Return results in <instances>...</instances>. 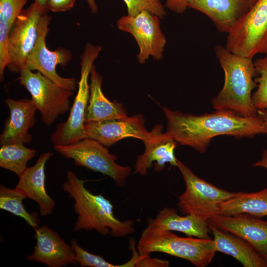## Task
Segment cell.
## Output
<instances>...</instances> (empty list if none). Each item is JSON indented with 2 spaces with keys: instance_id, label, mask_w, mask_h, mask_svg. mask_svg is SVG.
I'll use <instances>...</instances> for the list:
<instances>
[{
  "instance_id": "cell-1",
  "label": "cell",
  "mask_w": 267,
  "mask_h": 267,
  "mask_svg": "<svg viewBox=\"0 0 267 267\" xmlns=\"http://www.w3.org/2000/svg\"><path fill=\"white\" fill-rule=\"evenodd\" d=\"M162 109L167 121L166 132L175 141L200 153L206 152L211 140L221 135L251 137L264 134L261 117L241 116L229 110H216L199 116Z\"/></svg>"
},
{
  "instance_id": "cell-2",
  "label": "cell",
  "mask_w": 267,
  "mask_h": 267,
  "mask_svg": "<svg viewBox=\"0 0 267 267\" xmlns=\"http://www.w3.org/2000/svg\"><path fill=\"white\" fill-rule=\"evenodd\" d=\"M67 180L62 186L64 191L73 198L74 210L78 215L74 230H95L105 236L122 237L134 232V222L120 221L114 214V206L101 194H94L85 186V181L80 179L72 171L67 172Z\"/></svg>"
},
{
  "instance_id": "cell-3",
  "label": "cell",
  "mask_w": 267,
  "mask_h": 267,
  "mask_svg": "<svg viewBox=\"0 0 267 267\" xmlns=\"http://www.w3.org/2000/svg\"><path fill=\"white\" fill-rule=\"evenodd\" d=\"M215 52L224 72V81L222 90L212 100L213 108L229 110L244 117L257 116L252 95L257 86L253 80L256 74L253 59L234 54L221 45L215 46Z\"/></svg>"
},
{
  "instance_id": "cell-4",
  "label": "cell",
  "mask_w": 267,
  "mask_h": 267,
  "mask_svg": "<svg viewBox=\"0 0 267 267\" xmlns=\"http://www.w3.org/2000/svg\"><path fill=\"white\" fill-rule=\"evenodd\" d=\"M136 248L141 255L160 252L186 260L198 267H205L217 252L213 239L182 237L170 231L147 226Z\"/></svg>"
},
{
  "instance_id": "cell-5",
  "label": "cell",
  "mask_w": 267,
  "mask_h": 267,
  "mask_svg": "<svg viewBox=\"0 0 267 267\" xmlns=\"http://www.w3.org/2000/svg\"><path fill=\"white\" fill-rule=\"evenodd\" d=\"M102 47L87 43L81 57V76L78 92L67 120L57 125L50 137L53 146H63L76 143L86 137L85 115L89 98V77L94 60Z\"/></svg>"
},
{
  "instance_id": "cell-6",
  "label": "cell",
  "mask_w": 267,
  "mask_h": 267,
  "mask_svg": "<svg viewBox=\"0 0 267 267\" xmlns=\"http://www.w3.org/2000/svg\"><path fill=\"white\" fill-rule=\"evenodd\" d=\"M225 47L252 58L267 54V0H257L228 33Z\"/></svg>"
},
{
  "instance_id": "cell-7",
  "label": "cell",
  "mask_w": 267,
  "mask_h": 267,
  "mask_svg": "<svg viewBox=\"0 0 267 267\" xmlns=\"http://www.w3.org/2000/svg\"><path fill=\"white\" fill-rule=\"evenodd\" d=\"M177 167L185 184V190L179 196L177 206L185 215H192L207 221L218 214L222 202L235 194V192L220 188L199 178L178 160Z\"/></svg>"
},
{
  "instance_id": "cell-8",
  "label": "cell",
  "mask_w": 267,
  "mask_h": 267,
  "mask_svg": "<svg viewBox=\"0 0 267 267\" xmlns=\"http://www.w3.org/2000/svg\"><path fill=\"white\" fill-rule=\"evenodd\" d=\"M55 151L67 159L73 160L76 166L84 167L110 177L117 186H125L131 168L118 164L117 157L97 140L85 138L71 144L53 146Z\"/></svg>"
},
{
  "instance_id": "cell-9",
  "label": "cell",
  "mask_w": 267,
  "mask_h": 267,
  "mask_svg": "<svg viewBox=\"0 0 267 267\" xmlns=\"http://www.w3.org/2000/svg\"><path fill=\"white\" fill-rule=\"evenodd\" d=\"M19 73V83L31 94V99L45 125L51 126L59 116L69 111L73 91L61 87L39 71L33 73L26 67Z\"/></svg>"
},
{
  "instance_id": "cell-10",
  "label": "cell",
  "mask_w": 267,
  "mask_h": 267,
  "mask_svg": "<svg viewBox=\"0 0 267 267\" xmlns=\"http://www.w3.org/2000/svg\"><path fill=\"white\" fill-rule=\"evenodd\" d=\"M50 20L51 17L46 14L41 17L38 38L27 58L26 67L31 71L37 70L61 87L74 91L78 89L76 79L61 77L55 70L57 65L64 66L70 62L72 58L71 51L62 47L51 51L46 47L45 39Z\"/></svg>"
},
{
  "instance_id": "cell-11",
  "label": "cell",
  "mask_w": 267,
  "mask_h": 267,
  "mask_svg": "<svg viewBox=\"0 0 267 267\" xmlns=\"http://www.w3.org/2000/svg\"><path fill=\"white\" fill-rule=\"evenodd\" d=\"M160 19L144 10L134 16H122L117 21L118 29L131 34L135 40L139 48L136 58L140 64H144L150 56L156 60L163 58L166 40L160 28Z\"/></svg>"
},
{
  "instance_id": "cell-12",
  "label": "cell",
  "mask_w": 267,
  "mask_h": 267,
  "mask_svg": "<svg viewBox=\"0 0 267 267\" xmlns=\"http://www.w3.org/2000/svg\"><path fill=\"white\" fill-rule=\"evenodd\" d=\"M46 11L34 2L23 9L15 19L9 36L10 62L7 67L9 71L20 73L26 67L27 58L38 38L40 18Z\"/></svg>"
},
{
  "instance_id": "cell-13",
  "label": "cell",
  "mask_w": 267,
  "mask_h": 267,
  "mask_svg": "<svg viewBox=\"0 0 267 267\" xmlns=\"http://www.w3.org/2000/svg\"><path fill=\"white\" fill-rule=\"evenodd\" d=\"M145 122L143 115L137 114L124 119L85 123L86 137L94 139L106 147L128 137L143 141L150 134Z\"/></svg>"
},
{
  "instance_id": "cell-14",
  "label": "cell",
  "mask_w": 267,
  "mask_h": 267,
  "mask_svg": "<svg viewBox=\"0 0 267 267\" xmlns=\"http://www.w3.org/2000/svg\"><path fill=\"white\" fill-rule=\"evenodd\" d=\"M248 214L216 215L207 221L217 228L249 242L267 262V221Z\"/></svg>"
},
{
  "instance_id": "cell-15",
  "label": "cell",
  "mask_w": 267,
  "mask_h": 267,
  "mask_svg": "<svg viewBox=\"0 0 267 267\" xmlns=\"http://www.w3.org/2000/svg\"><path fill=\"white\" fill-rule=\"evenodd\" d=\"M162 130V125L155 126L149 135L142 141L145 150L137 158L134 173L146 175L153 162L157 172L162 171L167 163L177 167L178 159L175 155L177 142L166 132L163 133Z\"/></svg>"
},
{
  "instance_id": "cell-16",
  "label": "cell",
  "mask_w": 267,
  "mask_h": 267,
  "mask_svg": "<svg viewBox=\"0 0 267 267\" xmlns=\"http://www.w3.org/2000/svg\"><path fill=\"white\" fill-rule=\"evenodd\" d=\"M36 245L34 251L27 258L43 263L48 267H61L78 263L75 252L55 231L46 225L34 228Z\"/></svg>"
},
{
  "instance_id": "cell-17",
  "label": "cell",
  "mask_w": 267,
  "mask_h": 267,
  "mask_svg": "<svg viewBox=\"0 0 267 267\" xmlns=\"http://www.w3.org/2000/svg\"><path fill=\"white\" fill-rule=\"evenodd\" d=\"M4 102L8 107L9 116L0 135V145L30 143L32 135L28 130L35 126L37 110L34 103L28 98L15 100L9 98Z\"/></svg>"
},
{
  "instance_id": "cell-18",
  "label": "cell",
  "mask_w": 267,
  "mask_h": 267,
  "mask_svg": "<svg viewBox=\"0 0 267 267\" xmlns=\"http://www.w3.org/2000/svg\"><path fill=\"white\" fill-rule=\"evenodd\" d=\"M52 155L49 152L41 154L35 164L27 168L19 177L15 187L23 191L27 198L38 204L40 214L43 216L50 214L55 205L54 200L47 193L45 185V165Z\"/></svg>"
},
{
  "instance_id": "cell-19",
  "label": "cell",
  "mask_w": 267,
  "mask_h": 267,
  "mask_svg": "<svg viewBox=\"0 0 267 267\" xmlns=\"http://www.w3.org/2000/svg\"><path fill=\"white\" fill-rule=\"evenodd\" d=\"M187 6L205 14L218 30L227 33L250 8L249 0H188Z\"/></svg>"
},
{
  "instance_id": "cell-20",
  "label": "cell",
  "mask_w": 267,
  "mask_h": 267,
  "mask_svg": "<svg viewBox=\"0 0 267 267\" xmlns=\"http://www.w3.org/2000/svg\"><path fill=\"white\" fill-rule=\"evenodd\" d=\"M89 98L85 115V123L120 119L128 117L123 104L111 101L104 95L101 85L103 79L94 66L90 72Z\"/></svg>"
},
{
  "instance_id": "cell-21",
  "label": "cell",
  "mask_w": 267,
  "mask_h": 267,
  "mask_svg": "<svg viewBox=\"0 0 267 267\" xmlns=\"http://www.w3.org/2000/svg\"><path fill=\"white\" fill-rule=\"evenodd\" d=\"M217 252L229 255L244 267H267V261L247 241L208 223Z\"/></svg>"
},
{
  "instance_id": "cell-22",
  "label": "cell",
  "mask_w": 267,
  "mask_h": 267,
  "mask_svg": "<svg viewBox=\"0 0 267 267\" xmlns=\"http://www.w3.org/2000/svg\"><path fill=\"white\" fill-rule=\"evenodd\" d=\"M147 226L166 231H176L187 236L211 239L207 221L195 216H180L173 208L165 207L160 210L154 219L148 218Z\"/></svg>"
},
{
  "instance_id": "cell-23",
  "label": "cell",
  "mask_w": 267,
  "mask_h": 267,
  "mask_svg": "<svg viewBox=\"0 0 267 267\" xmlns=\"http://www.w3.org/2000/svg\"><path fill=\"white\" fill-rule=\"evenodd\" d=\"M248 214L260 218L267 216V187L256 192H235L219 205L218 215Z\"/></svg>"
},
{
  "instance_id": "cell-24",
  "label": "cell",
  "mask_w": 267,
  "mask_h": 267,
  "mask_svg": "<svg viewBox=\"0 0 267 267\" xmlns=\"http://www.w3.org/2000/svg\"><path fill=\"white\" fill-rule=\"evenodd\" d=\"M28 0H0V63H9L8 46L12 26Z\"/></svg>"
},
{
  "instance_id": "cell-25",
  "label": "cell",
  "mask_w": 267,
  "mask_h": 267,
  "mask_svg": "<svg viewBox=\"0 0 267 267\" xmlns=\"http://www.w3.org/2000/svg\"><path fill=\"white\" fill-rule=\"evenodd\" d=\"M36 154L35 149L27 148L23 143L1 146L0 167L9 170L18 177L27 169V163Z\"/></svg>"
},
{
  "instance_id": "cell-26",
  "label": "cell",
  "mask_w": 267,
  "mask_h": 267,
  "mask_svg": "<svg viewBox=\"0 0 267 267\" xmlns=\"http://www.w3.org/2000/svg\"><path fill=\"white\" fill-rule=\"evenodd\" d=\"M27 198L22 190L0 186V209L23 219L33 228H37L40 220L36 213H30L25 208L23 200Z\"/></svg>"
},
{
  "instance_id": "cell-27",
  "label": "cell",
  "mask_w": 267,
  "mask_h": 267,
  "mask_svg": "<svg viewBox=\"0 0 267 267\" xmlns=\"http://www.w3.org/2000/svg\"><path fill=\"white\" fill-rule=\"evenodd\" d=\"M258 77L257 90L252 95L253 103L257 110L267 109V54L253 61Z\"/></svg>"
},
{
  "instance_id": "cell-28",
  "label": "cell",
  "mask_w": 267,
  "mask_h": 267,
  "mask_svg": "<svg viewBox=\"0 0 267 267\" xmlns=\"http://www.w3.org/2000/svg\"><path fill=\"white\" fill-rule=\"evenodd\" d=\"M71 245L75 252L77 262L80 267H129L128 261L121 265H114L108 262L102 257L88 252L81 247L75 239L71 240Z\"/></svg>"
},
{
  "instance_id": "cell-29",
  "label": "cell",
  "mask_w": 267,
  "mask_h": 267,
  "mask_svg": "<svg viewBox=\"0 0 267 267\" xmlns=\"http://www.w3.org/2000/svg\"><path fill=\"white\" fill-rule=\"evenodd\" d=\"M127 7L128 15L135 16L140 12L147 10L161 18L166 15L161 0H123Z\"/></svg>"
},
{
  "instance_id": "cell-30",
  "label": "cell",
  "mask_w": 267,
  "mask_h": 267,
  "mask_svg": "<svg viewBox=\"0 0 267 267\" xmlns=\"http://www.w3.org/2000/svg\"><path fill=\"white\" fill-rule=\"evenodd\" d=\"M130 249L132 251L134 267H168L170 263L167 260L152 258L150 254L141 255L136 249L134 240L130 241Z\"/></svg>"
},
{
  "instance_id": "cell-31",
  "label": "cell",
  "mask_w": 267,
  "mask_h": 267,
  "mask_svg": "<svg viewBox=\"0 0 267 267\" xmlns=\"http://www.w3.org/2000/svg\"><path fill=\"white\" fill-rule=\"evenodd\" d=\"M75 0H47L46 8L54 12L70 10L75 4Z\"/></svg>"
},
{
  "instance_id": "cell-32",
  "label": "cell",
  "mask_w": 267,
  "mask_h": 267,
  "mask_svg": "<svg viewBox=\"0 0 267 267\" xmlns=\"http://www.w3.org/2000/svg\"><path fill=\"white\" fill-rule=\"evenodd\" d=\"M188 0H166L165 6L171 11L178 14L186 9Z\"/></svg>"
},
{
  "instance_id": "cell-33",
  "label": "cell",
  "mask_w": 267,
  "mask_h": 267,
  "mask_svg": "<svg viewBox=\"0 0 267 267\" xmlns=\"http://www.w3.org/2000/svg\"><path fill=\"white\" fill-rule=\"evenodd\" d=\"M253 166L264 168L267 171V149L263 152L261 159L255 163Z\"/></svg>"
},
{
  "instance_id": "cell-34",
  "label": "cell",
  "mask_w": 267,
  "mask_h": 267,
  "mask_svg": "<svg viewBox=\"0 0 267 267\" xmlns=\"http://www.w3.org/2000/svg\"><path fill=\"white\" fill-rule=\"evenodd\" d=\"M258 114L262 119L264 128V134L267 136V109L258 110Z\"/></svg>"
},
{
  "instance_id": "cell-35",
  "label": "cell",
  "mask_w": 267,
  "mask_h": 267,
  "mask_svg": "<svg viewBox=\"0 0 267 267\" xmlns=\"http://www.w3.org/2000/svg\"><path fill=\"white\" fill-rule=\"evenodd\" d=\"M88 5L93 13H96L98 11V6L95 3V0H87Z\"/></svg>"
},
{
  "instance_id": "cell-36",
  "label": "cell",
  "mask_w": 267,
  "mask_h": 267,
  "mask_svg": "<svg viewBox=\"0 0 267 267\" xmlns=\"http://www.w3.org/2000/svg\"><path fill=\"white\" fill-rule=\"evenodd\" d=\"M47 0H34V2L43 8L47 10L46 8V2Z\"/></svg>"
},
{
  "instance_id": "cell-37",
  "label": "cell",
  "mask_w": 267,
  "mask_h": 267,
  "mask_svg": "<svg viewBox=\"0 0 267 267\" xmlns=\"http://www.w3.org/2000/svg\"><path fill=\"white\" fill-rule=\"evenodd\" d=\"M257 0H249L250 8L255 3Z\"/></svg>"
}]
</instances>
